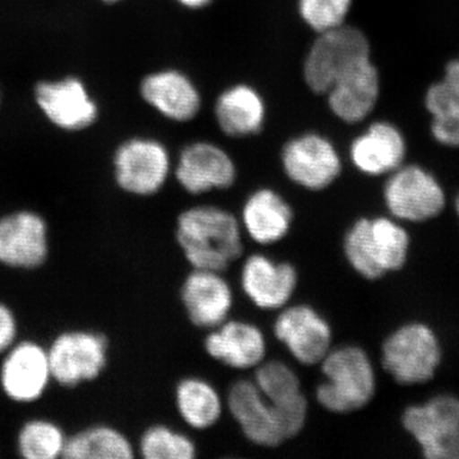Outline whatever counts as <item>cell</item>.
Returning <instances> with one entry per match:
<instances>
[{"instance_id": "cell-1", "label": "cell", "mask_w": 459, "mask_h": 459, "mask_svg": "<svg viewBox=\"0 0 459 459\" xmlns=\"http://www.w3.org/2000/svg\"><path fill=\"white\" fill-rule=\"evenodd\" d=\"M177 241L195 270L222 273L243 255L241 223L214 205H197L180 213Z\"/></svg>"}, {"instance_id": "cell-2", "label": "cell", "mask_w": 459, "mask_h": 459, "mask_svg": "<svg viewBox=\"0 0 459 459\" xmlns=\"http://www.w3.org/2000/svg\"><path fill=\"white\" fill-rule=\"evenodd\" d=\"M411 237L394 217H362L344 235L347 262L364 279L376 281L404 267Z\"/></svg>"}, {"instance_id": "cell-3", "label": "cell", "mask_w": 459, "mask_h": 459, "mask_svg": "<svg viewBox=\"0 0 459 459\" xmlns=\"http://www.w3.org/2000/svg\"><path fill=\"white\" fill-rule=\"evenodd\" d=\"M320 369L325 380L316 386V401L329 412H355L377 394L376 369L361 347L331 349L320 361Z\"/></svg>"}, {"instance_id": "cell-4", "label": "cell", "mask_w": 459, "mask_h": 459, "mask_svg": "<svg viewBox=\"0 0 459 459\" xmlns=\"http://www.w3.org/2000/svg\"><path fill=\"white\" fill-rule=\"evenodd\" d=\"M371 59L369 39L355 26L343 25L329 31L316 33V39L305 56V84L318 95L356 66Z\"/></svg>"}, {"instance_id": "cell-5", "label": "cell", "mask_w": 459, "mask_h": 459, "mask_svg": "<svg viewBox=\"0 0 459 459\" xmlns=\"http://www.w3.org/2000/svg\"><path fill=\"white\" fill-rule=\"evenodd\" d=\"M442 346L434 329L412 322L395 329L382 346V365L394 382L420 385L430 382L442 364Z\"/></svg>"}, {"instance_id": "cell-6", "label": "cell", "mask_w": 459, "mask_h": 459, "mask_svg": "<svg viewBox=\"0 0 459 459\" xmlns=\"http://www.w3.org/2000/svg\"><path fill=\"white\" fill-rule=\"evenodd\" d=\"M53 383L75 388L102 376L108 364L110 343L101 332L66 329L47 346Z\"/></svg>"}, {"instance_id": "cell-7", "label": "cell", "mask_w": 459, "mask_h": 459, "mask_svg": "<svg viewBox=\"0 0 459 459\" xmlns=\"http://www.w3.org/2000/svg\"><path fill=\"white\" fill-rule=\"evenodd\" d=\"M402 425L427 459H459V398L435 395L404 410Z\"/></svg>"}, {"instance_id": "cell-8", "label": "cell", "mask_w": 459, "mask_h": 459, "mask_svg": "<svg viewBox=\"0 0 459 459\" xmlns=\"http://www.w3.org/2000/svg\"><path fill=\"white\" fill-rule=\"evenodd\" d=\"M386 210L400 222H428L442 214L446 193L431 172L419 165H402L388 175L383 189Z\"/></svg>"}, {"instance_id": "cell-9", "label": "cell", "mask_w": 459, "mask_h": 459, "mask_svg": "<svg viewBox=\"0 0 459 459\" xmlns=\"http://www.w3.org/2000/svg\"><path fill=\"white\" fill-rule=\"evenodd\" d=\"M286 177L301 188L319 192L342 172V159L333 142L318 132H305L287 141L281 152Z\"/></svg>"}, {"instance_id": "cell-10", "label": "cell", "mask_w": 459, "mask_h": 459, "mask_svg": "<svg viewBox=\"0 0 459 459\" xmlns=\"http://www.w3.org/2000/svg\"><path fill=\"white\" fill-rule=\"evenodd\" d=\"M2 356L3 394L18 404L41 400L53 383L47 346L35 340H17Z\"/></svg>"}, {"instance_id": "cell-11", "label": "cell", "mask_w": 459, "mask_h": 459, "mask_svg": "<svg viewBox=\"0 0 459 459\" xmlns=\"http://www.w3.org/2000/svg\"><path fill=\"white\" fill-rule=\"evenodd\" d=\"M170 170L169 151L155 140L135 138L126 142L115 153V181L129 195H156L165 186Z\"/></svg>"}, {"instance_id": "cell-12", "label": "cell", "mask_w": 459, "mask_h": 459, "mask_svg": "<svg viewBox=\"0 0 459 459\" xmlns=\"http://www.w3.org/2000/svg\"><path fill=\"white\" fill-rule=\"evenodd\" d=\"M50 255V231L40 213L21 210L0 217V264L33 271Z\"/></svg>"}, {"instance_id": "cell-13", "label": "cell", "mask_w": 459, "mask_h": 459, "mask_svg": "<svg viewBox=\"0 0 459 459\" xmlns=\"http://www.w3.org/2000/svg\"><path fill=\"white\" fill-rule=\"evenodd\" d=\"M175 177L190 195L231 188L238 170L228 151L208 141H195L181 151Z\"/></svg>"}, {"instance_id": "cell-14", "label": "cell", "mask_w": 459, "mask_h": 459, "mask_svg": "<svg viewBox=\"0 0 459 459\" xmlns=\"http://www.w3.org/2000/svg\"><path fill=\"white\" fill-rule=\"evenodd\" d=\"M274 336L303 365H316L332 349V329L327 320L309 305H292L274 322Z\"/></svg>"}, {"instance_id": "cell-15", "label": "cell", "mask_w": 459, "mask_h": 459, "mask_svg": "<svg viewBox=\"0 0 459 459\" xmlns=\"http://www.w3.org/2000/svg\"><path fill=\"white\" fill-rule=\"evenodd\" d=\"M228 407L247 440L261 446L287 442L276 407L265 400L255 380H238L230 388Z\"/></svg>"}, {"instance_id": "cell-16", "label": "cell", "mask_w": 459, "mask_h": 459, "mask_svg": "<svg viewBox=\"0 0 459 459\" xmlns=\"http://www.w3.org/2000/svg\"><path fill=\"white\" fill-rule=\"evenodd\" d=\"M255 369V385L276 407L287 439H292L303 430L309 411L298 374L279 360H264Z\"/></svg>"}, {"instance_id": "cell-17", "label": "cell", "mask_w": 459, "mask_h": 459, "mask_svg": "<svg viewBox=\"0 0 459 459\" xmlns=\"http://www.w3.org/2000/svg\"><path fill=\"white\" fill-rule=\"evenodd\" d=\"M241 287L247 299L263 310L285 307L298 287V272L287 262L253 255L241 268Z\"/></svg>"}, {"instance_id": "cell-18", "label": "cell", "mask_w": 459, "mask_h": 459, "mask_svg": "<svg viewBox=\"0 0 459 459\" xmlns=\"http://www.w3.org/2000/svg\"><path fill=\"white\" fill-rule=\"evenodd\" d=\"M186 316L199 328L213 329L229 319L232 290L221 272L195 270L181 286Z\"/></svg>"}, {"instance_id": "cell-19", "label": "cell", "mask_w": 459, "mask_h": 459, "mask_svg": "<svg viewBox=\"0 0 459 459\" xmlns=\"http://www.w3.org/2000/svg\"><path fill=\"white\" fill-rule=\"evenodd\" d=\"M407 144L394 124L374 122L356 135L350 146V160L356 170L368 177L389 175L403 165Z\"/></svg>"}, {"instance_id": "cell-20", "label": "cell", "mask_w": 459, "mask_h": 459, "mask_svg": "<svg viewBox=\"0 0 459 459\" xmlns=\"http://www.w3.org/2000/svg\"><path fill=\"white\" fill-rule=\"evenodd\" d=\"M141 95L148 105L172 122L195 119L202 108V95L189 75L177 69H165L147 75Z\"/></svg>"}, {"instance_id": "cell-21", "label": "cell", "mask_w": 459, "mask_h": 459, "mask_svg": "<svg viewBox=\"0 0 459 459\" xmlns=\"http://www.w3.org/2000/svg\"><path fill=\"white\" fill-rule=\"evenodd\" d=\"M204 349L214 360L232 369L247 370L265 360L267 342L261 329L241 320H225L212 329Z\"/></svg>"}, {"instance_id": "cell-22", "label": "cell", "mask_w": 459, "mask_h": 459, "mask_svg": "<svg viewBox=\"0 0 459 459\" xmlns=\"http://www.w3.org/2000/svg\"><path fill=\"white\" fill-rule=\"evenodd\" d=\"M325 96L329 110L341 122H364L373 113L380 96V75L373 60L362 63L341 77Z\"/></svg>"}, {"instance_id": "cell-23", "label": "cell", "mask_w": 459, "mask_h": 459, "mask_svg": "<svg viewBox=\"0 0 459 459\" xmlns=\"http://www.w3.org/2000/svg\"><path fill=\"white\" fill-rule=\"evenodd\" d=\"M36 101L51 123L65 131H82L98 117V108L77 78L41 82L36 87Z\"/></svg>"}, {"instance_id": "cell-24", "label": "cell", "mask_w": 459, "mask_h": 459, "mask_svg": "<svg viewBox=\"0 0 459 459\" xmlns=\"http://www.w3.org/2000/svg\"><path fill=\"white\" fill-rule=\"evenodd\" d=\"M214 119L223 134L230 138L252 137L264 128L267 102L252 84H232L217 98Z\"/></svg>"}, {"instance_id": "cell-25", "label": "cell", "mask_w": 459, "mask_h": 459, "mask_svg": "<svg viewBox=\"0 0 459 459\" xmlns=\"http://www.w3.org/2000/svg\"><path fill=\"white\" fill-rule=\"evenodd\" d=\"M294 221V211L276 190L262 188L247 197L241 211V228L261 246H272L286 238Z\"/></svg>"}, {"instance_id": "cell-26", "label": "cell", "mask_w": 459, "mask_h": 459, "mask_svg": "<svg viewBox=\"0 0 459 459\" xmlns=\"http://www.w3.org/2000/svg\"><path fill=\"white\" fill-rule=\"evenodd\" d=\"M135 448L126 434L111 425L81 429L66 437L63 459H133Z\"/></svg>"}, {"instance_id": "cell-27", "label": "cell", "mask_w": 459, "mask_h": 459, "mask_svg": "<svg viewBox=\"0 0 459 459\" xmlns=\"http://www.w3.org/2000/svg\"><path fill=\"white\" fill-rule=\"evenodd\" d=\"M175 404L190 428L205 430L221 419L223 403L219 392L199 377H186L175 389Z\"/></svg>"}, {"instance_id": "cell-28", "label": "cell", "mask_w": 459, "mask_h": 459, "mask_svg": "<svg viewBox=\"0 0 459 459\" xmlns=\"http://www.w3.org/2000/svg\"><path fill=\"white\" fill-rule=\"evenodd\" d=\"M68 435L53 420L36 418L18 430L16 449L25 459L63 458Z\"/></svg>"}, {"instance_id": "cell-29", "label": "cell", "mask_w": 459, "mask_h": 459, "mask_svg": "<svg viewBox=\"0 0 459 459\" xmlns=\"http://www.w3.org/2000/svg\"><path fill=\"white\" fill-rule=\"evenodd\" d=\"M138 451L144 459H193L195 443L186 435L166 425H153L142 434Z\"/></svg>"}, {"instance_id": "cell-30", "label": "cell", "mask_w": 459, "mask_h": 459, "mask_svg": "<svg viewBox=\"0 0 459 459\" xmlns=\"http://www.w3.org/2000/svg\"><path fill=\"white\" fill-rule=\"evenodd\" d=\"M352 0H298L301 21L316 33L346 25Z\"/></svg>"}, {"instance_id": "cell-31", "label": "cell", "mask_w": 459, "mask_h": 459, "mask_svg": "<svg viewBox=\"0 0 459 459\" xmlns=\"http://www.w3.org/2000/svg\"><path fill=\"white\" fill-rule=\"evenodd\" d=\"M425 107L431 117L459 108V59L451 60L442 80L429 87Z\"/></svg>"}, {"instance_id": "cell-32", "label": "cell", "mask_w": 459, "mask_h": 459, "mask_svg": "<svg viewBox=\"0 0 459 459\" xmlns=\"http://www.w3.org/2000/svg\"><path fill=\"white\" fill-rule=\"evenodd\" d=\"M431 134L435 141L446 147H459V108L435 115L431 119Z\"/></svg>"}, {"instance_id": "cell-33", "label": "cell", "mask_w": 459, "mask_h": 459, "mask_svg": "<svg viewBox=\"0 0 459 459\" xmlns=\"http://www.w3.org/2000/svg\"><path fill=\"white\" fill-rule=\"evenodd\" d=\"M20 325L16 313L8 304L0 301V355L18 340Z\"/></svg>"}, {"instance_id": "cell-34", "label": "cell", "mask_w": 459, "mask_h": 459, "mask_svg": "<svg viewBox=\"0 0 459 459\" xmlns=\"http://www.w3.org/2000/svg\"><path fill=\"white\" fill-rule=\"evenodd\" d=\"M181 7L190 9V11H199V9L207 8L212 4L213 0H177Z\"/></svg>"}, {"instance_id": "cell-35", "label": "cell", "mask_w": 459, "mask_h": 459, "mask_svg": "<svg viewBox=\"0 0 459 459\" xmlns=\"http://www.w3.org/2000/svg\"><path fill=\"white\" fill-rule=\"evenodd\" d=\"M455 213H457L458 220H459V193L457 195V197H455Z\"/></svg>"}, {"instance_id": "cell-36", "label": "cell", "mask_w": 459, "mask_h": 459, "mask_svg": "<svg viewBox=\"0 0 459 459\" xmlns=\"http://www.w3.org/2000/svg\"><path fill=\"white\" fill-rule=\"evenodd\" d=\"M104 2H107V3H117V2H119V0H104Z\"/></svg>"}]
</instances>
